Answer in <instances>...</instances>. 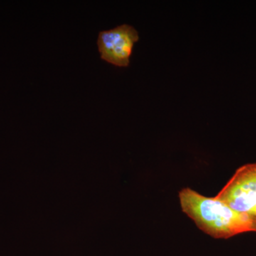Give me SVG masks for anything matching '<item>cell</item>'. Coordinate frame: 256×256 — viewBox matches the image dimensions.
I'll return each instance as SVG.
<instances>
[{
	"mask_svg": "<svg viewBox=\"0 0 256 256\" xmlns=\"http://www.w3.org/2000/svg\"><path fill=\"white\" fill-rule=\"evenodd\" d=\"M182 210L197 227L215 238H229L246 232H256V220L236 212L216 198H208L190 188L180 192Z\"/></svg>",
	"mask_w": 256,
	"mask_h": 256,
	"instance_id": "obj_1",
	"label": "cell"
},
{
	"mask_svg": "<svg viewBox=\"0 0 256 256\" xmlns=\"http://www.w3.org/2000/svg\"><path fill=\"white\" fill-rule=\"evenodd\" d=\"M138 40V32L130 25L122 24L101 31L97 41L100 58L116 66L127 67L133 47Z\"/></svg>",
	"mask_w": 256,
	"mask_h": 256,
	"instance_id": "obj_3",
	"label": "cell"
},
{
	"mask_svg": "<svg viewBox=\"0 0 256 256\" xmlns=\"http://www.w3.org/2000/svg\"><path fill=\"white\" fill-rule=\"evenodd\" d=\"M214 198L256 220V163L238 168Z\"/></svg>",
	"mask_w": 256,
	"mask_h": 256,
	"instance_id": "obj_2",
	"label": "cell"
}]
</instances>
